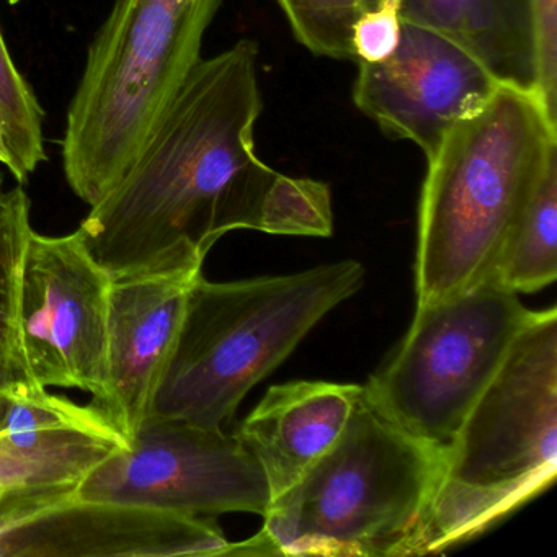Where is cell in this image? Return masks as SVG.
<instances>
[{"mask_svg":"<svg viewBox=\"0 0 557 557\" xmlns=\"http://www.w3.org/2000/svg\"><path fill=\"white\" fill-rule=\"evenodd\" d=\"M259 45L198 61L119 184L81 224L112 280L201 270L231 231L327 237L331 188L280 174L256 154L263 112Z\"/></svg>","mask_w":557,"mask_h":557,"instance_id":"cell-1","label":"cell"},{"mask_svg":"<svg viewBox=\"0 0 557 557\" xmlns=\"http://www.w3.org/2000/svg\"><path fill=\"white\" fill-rule=\"evenodd\" d=\"M557 158V120L534 90L498 84L426 159L417 306L497 280L515 227Z\"/></svg>","mask_w":557,"mask_h":557,"instance_id":"cell-2","label":"cell"},{"mask_svg":"<svg viewBox=\"0 0 557 557\" xmlns=\"http://www.w3.org/2000/svg\"><path fill=\"white\" fill-rule=\"evenodd\" d=\"M443 449L387 419L367 391L335 445L223 556H422Z\"/></svg>","mask_w":557,"mask_h":557,"instance_id":"cell-3","label":"cell"},{"mask_svg":"<svg viewBox=\"0 0 557 557\" xmlns=\"http://www.w3.org/2000/svg\"><path fill=\"white\" fill-rule=\"evenodd\" d=\"M363 282L357 260L239 282H208L201 273L149 416L230 425L247 393Z\"/></svg>","mask_w":557,"mask_h":557,"instance_id":"cell-4","label":"cell"},{"mask_svg":"<svg viewBox=\"0 0 557 557\" xmlns=\"http://www.w3.org/2000/svg\"><path fill=\"white\" fill-rule=\"evenodd\" d=\"M557 472V311H534L443 449L422 537L442 553L546 491Z\"/></svg>","mask_w":557,"mask_h":557,"instance_id":"cell-5","label":"cell"},{"mask_svg":"<svg viewBox=\"0 0 557 557\" xmlns=\"http://www.w3.org/2000/svg\"><path fill=\"white\" fill-rule=\"evenodd\" d=\"M224 0H115L70 103L63 169L94 207L128 171L182 84Z\"/></svg>","mask_w":557,"mask_h":557,"instance_id":"cell-6","label":"cell"},{"mask_svg":"<svg viewBox=\"0 0 557 557\" xmlns=\"http://www.w3.org/2000/svg\"><path fill=\"white\" fill-rule=\"evenodd\" d=\"M533 312L495 278L417 306L406 337L364 391L397 426L445 449Z\"/></svg>","mask_w":557,"mask_h":557,"instance_id":"cell-7","label":"cell"},{"mask_svg":"<svg viewBox=\"0 0 557 557\" xmlns=\"http://www.w3.org/2000/svg\"><path fill=\"white\" fill-rule=\"evenodd\" d=\"M87 500L177 513L260 517L272 494L256 456L224 429L148 416L128 440L97 462L74 488Z\"/></svg>","mask_w":557,"mask_h":557,"instance_id":"cell-8","label":"cell"},{"mask_svg":"<svg viewBox=\"0 0 557 557\" xmlns=\"http://www.w3.org/2000/svg\"><path fill=\"white\" fill-rule=\"evenodd\" d=\"M112 276L83 233L32 231L22 269L18 334L28 373L44 387L106 393Z\"/></svg>","mask_w":557,"mask_h":557,"instance_id":"cell-9","label":"cell"},{"mask_svg":"<svg viewBox=\"0 0 557 557\" xmlns=\"http://www.w3.org/2000/svg\"><path fill=\"white\" fill-rule=\"evenodd\" d=\"M227 546L213 517L87 500L74 488L0 504V557L223 556Z\"/></svg>","mask_w":557,"mask_h":557,"instance_id":"cell-10","label":"cell"},{"mask_svg":"<svg viewBox=\"0 0 557 557\" xmlns=\"http://www.w3.org/2000/svg\"><path fill=\"white\" fill-rule=\"evenodd\" d=\"M498 84L461 45L403 21L399 47L387 60L358 63L354 102L387 138L413 143L429 159Z\"/></svg>","mask_w":557,"mask_h":557,"instance_id":"cell-11","label":"cell"},{"mask_svg":"<svg viewBox=\"0 0 557 557\" xmlns=\"http://www.w3.org/2000/svg\"><path fill=\"white\" fill-rule=\"evenodd\" d=\"M201 273L175 270L113 280L106 393L94 404L126 442L149 416L181 331L188 289Z\"/></svg>","mask_w":557,"mask_h":557,"instance_id":"cell-12","label":"cell"},{"mask_svg":"<svg viewBox=\"0 0 557 557\" xmlns=\"http://www.w3.org/2000/svg\"><path fill=\"white\" fill-rule=\"evenodd\" d=\"M363 394L358 384L289 381L267 391L234 430L262 466L272 500L335 445Z\"/></svg>","mask_w":557,"mask_h":557,"instance_id":"cell-13","label":"cell"},{"mask_svg":"<svg viewBox=\"0 0 557 557\" xmlns=\"http://www.w3.org/2000/svg\"><path fill=\"white\" fill-rule=\"evenodd\" d=\"M403 21L461 45L498 83L536 92L527 0H403Z\"/></svg>","mask_w":557,"mask_h":557,"instance_id":"cell-14","label":"cell"},{"mask_svg":"<svg viewBox=\"0 0 557 557\" xmlns=\"http://www.w3.org/2000/svg\"><path fill=\"white\" fill-rule=\"evenodd\" d=\"M122 445L125 443L81 436L51 445L22 446L0 433V504L76 488L97 462Z\"/></svg>","mask_w":557,"mask_h":557,"instance_id":"cell-15","label":"cell"},{"mask_svg":"<svg viewBox=\"0 0 557 557\" xmlns=\"http://www.w3.org/2000/svg\"><path fill=\"white\" fill-rule=\"evenodd\" d=\"M32 231L27 191L22 185L5 187L0 174V394L22 383H35L18 334L22 269Z\"/></svg>","mask_w":557,"mask_h":557,"instance_id":"cell-16","label":"cell"},{"mask_svg":"<svg viewBox=\"0 0 557 557\" xmlns=\"http://www.w3.org/2000/svg\"><path fill=\"white\" fill-rule=\"evenodd\" d=\"M557 278V158L528 201L498 267L497 280L517 293H534Z\"/></svg>","mask_w":557,"mask_h":557,"instance_id":"cell-17","label":"cell"},{"mask_svg":"<svg viewBox=\"0 0 557 557\" xmlns=\"http://www.w3.org/2000/svg\"><path fill=\"white\" fill-rule=\"evenodd\" d=\"M44 110L27 81L18 73L0 30V141L4 162L24 184L47 159Z\"/></svg>","mask_w":557,"mask_h":557,"instance_id":"cell-18","label":"cell"},{"mask_svg":"<svg viewBox=\"0 0 557 557\" xmlns=\"http://www.w3.org/2000/svg\"><path fill=\"white\" fill-rule=\"evenodd\" d=\"M296 40L314 57L355 61L351 30L374 0H276Z\"/></svg>","mask_w":557,"mask_h":557,"instance_id":"cell-19","label":"cell"},{"mask_svg":"<svg viewBox=\"0 0 557 557\" xmlns=\"http://www.w3.org/2000/svg\"><path fill=\"white\" fill-rule=\"evenodd\" d=\"M533 37L536 92L557 120V0H527Z\"/></svg>","mask_w":557,"mask_h":557,"instance_id":"cell-20","label":"cell"},{"mask_svg":"<svg viewBox=\"0 0 557 557\" xmlns=\"http://www.w3.org/2000/svg\"><path fill=\"white\" fill-rule=\"evenodd\" d=\"M403 32V0H374L351 30L357 63H380L399 47Z\"/></svg>","mask_w":557,"mask_h":557,"instance_id":"cell-21","label":"cell"},{"mask_svg":"<svg viewBox=\"0 0 557 557\" xmlns=\"http://www.w3.org/2000/svg\"><path fill=\"white\" fill-rule=\"evenodd\" d=\"M0 162H4V149H2V141H0Z\"/></svg>","mask_w":557,"mask_h":557,"instance_id":"cell-22","label":"cell"},{"mask_svg":"<svg viewBox=\"0 0 557 557\" xmlns=\"http://www.w3.org/2000/svg\"><path fill=\"white\" fill-rule=\"evenodd\" d=\"M8 2L11 5H15V4H18V2H21V0H8Z\"/></svg>","mask_w":557,"mask_h":557,"instance_id":"cell-23","label":"cell"}]
</instances>
